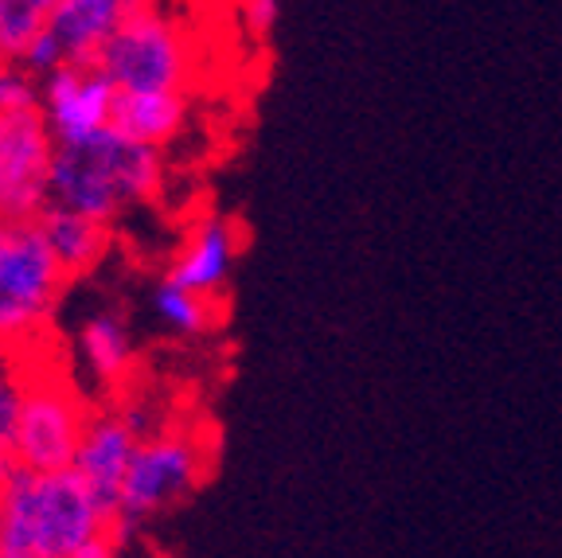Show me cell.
Here are the masks:
<instances>
[{
	"label": "cell",
	"mask_w": 562,
	"mask_h": 558,
	"mask_svg": "<svg viewBox=\"0 0 562 558\" xmlns=\"http://www.w3.org/2000/svg\"><path fill=\"white\" fill-rule=\"evenodd\" d=\"M105 532H114V515L70 469H16L0 484V558H70Z\"/></svg>",
	"instance_id": "obj_1"
},
{
	"label": "cell",
	"mask_w": 562,
	"mask_h": 558,
	"mask_svg": "<svg viewBox=\"0 0 562 558\" xmlns=\"http://www.w3.org/2000/svg\"><path fill=\"white\" fill-rule=\"evenodd\" d=\"M165 188V153L140 148L117 130L79 145H55L52 208L110 223L133 203H149Z\"/></svg>",
	"instance_id": "obj_2"
},
{
	"label": "cell",
	"mask_w": 562,
	"mask_h": 558,
	"mask_svg": "<svg viewBox=\"0 0 562 558\" xmlns=\"http://www.w3.org/2000/svg\"><path fill=\"white\" fill-rule=\"evenodd\" d=\"M94 67L117 94H153V90L188 94L195 79V47L188 24L168 9L130 4L122 24L98 52Z\"/></svg>",
	"instance_id": "obj_3"
},
{
	"label": "cell",
	"mask_w": 562,
	"mask_h": 558,
	"mask_svg": "<svg viewBox=\"0 0 562 558\" xmlns=\"http://www.w3.org/2000/svg\"><path fill=\"white\" fill-rule=\"evenodd\" d=\"M67 278L35 223L0 219V356L27 351L52 324Z\"/></svg>",
	"instance_id": "obj_4"
},
{
	"label": "cell",
	"mask_w": 562,
	"mask_h": 558,
	"mask_svg": "<svg viewBox=\"0 0 562 558\" xmlns=\"http://www.w3.org/2000/svg\"><path fill=\"white\" fill-rule=\"evenodd\" d=\"M211 465V454L203 442L188 429H157L145 434L133 449L130 472L122 480L114 504V532L137 527L168 507L184 504L200 489L203 472Z\"/></svg>",
	"instance_id": "obj_5"
},
{
	"label": "cell",
	"mask_w": 562,
	"mask_h": 558,
	"mask_svg": "<svg viewBox=\"0 0 562 558\" xmlns=\"http://www.w3.org/2000/svg\"><path fill=\"white\" fill-rule=\"evenodd\" d=\"M87 418L90 406L63 371L52 367L40 376H24V399H20L9 457L16 461V469L27 472H67Z\"/></svg>",
	"instance_id": "obj_6"
},
{
	"label": "cell",
	"mask_w": 562,
	"mask_h": 558,
	"mask_svg": "<svg viewBox=\"0 0 562 558\" xmlns=\"http://www.w3.org/2000/svg\"><path fill=\"white\" fill-rule=\"evenodd\" d=\"M55 137L40 110L0 118V219L35 223L52 208Z\"/></svg>",
	"instance_id": "obj_7"
},
{
	"label": "cell",
	"mask_w": 562,
	"mask_h": 558,
	"mask_svg": "<svg viewBox=\"0 0 562 558\" xmlns=\"http://www.w3.org/2000/svg\"><path fill=\"white\" fill-rule=\"evenodd\" d=\"M114 102L117 90L98 75V67H59L40 79L35 110L52 130L55 145H79L110 130Z\"/></svg>",
	"instance_id": "obj_8"
},
{
	"label": "cell",
	"mask_w": 562,
	"mask_h": 558,
	"mask_svg": "<svg viewBox=\"0 0 562 558\" xmlns=\"http://www.w3.org/2000/svg\"><path fill=\"white\" fill-rule=\"evenodd\" d=\"M145 437V422L133 411H90L87 429H82V442L75 449V461L70 472L87 484V492L114 515L117 492H122V480L130 472L133 449Z\"/></svg>",
	"instance_id": "obj_9"
},
{
	"label": "cell",
	"mask_w": 562,
	"mask_h": 558,
	"mask_svg": "<svg viewBox=\"0 0 562 558\" xmlns=\"http://www.w3.org/2000/svg\"><path fill=\"white\" fill-rule=\"evenodd\" d=\"M238 250H243V235L235 231V223L223 215H203L184 235L180 250L172 254L165 278L188 293L215 301V293L227 289L231 274H235Z\"/></svg>",
	"instance_id": "obj_10"
},
{
	"label": "cell",
	"mask_w": 562,
	"mask_h": 558,
	"mask_svg": "<svg viewBox=\"0 0 562 558\" xmlns=\"http://www.w3.org/2000/svg\"><path fill=\"white\" fill-rule=\"evenodd\" d=\"M130 0H52L47 4V40L63 67H94L105 40L122 24Z\"/></svg>",
	"instance_id": "obj_11"
},
{
	"label": "cell",
	"mask_w": 562,
	"mask_h": 558,
	"mask_svg": "<svg viewBox=\"0 0 562 558\" xmlns=\"http://www.w3.org/2000/svg\"><path fill=\"white\" fill-rule=\"evenodd\" d=\"M188 118H192V98L176 94V90L117 94L110 130H117L125 141H133V145H140V148L165 153V148L188 130Z\"/></svg>",
	"instance_id": "obj_12"
},
{
	"label": "cell",
	"mask_w": 562,
	"mask_h": 558,
	"mask_svg": "<svg viewBox=\"0 0 562 558\" xmlns=\"http://www.w3.org/2000/svg\"><path fill=\"white\" fill-rule=\"evenodd\" d=\"M35 227H40L47 254L55 258V266H59L67 281L98 270L105 263L110 246H114V227L110 223H94V219L63 208H47L44 215L35 219Z\"/></svg>",
	"instance_id": "obj_13"
},
{
	"label": "cell",
	"mask_w": 562,
	"mask_h": 558,
	"mask_svg": "<svg viewBox=\"0 0 562 558\" xmlns=\"http://www.w3.org/2000/svg\"><path fill=\"white\" fill-rule=\"evenodd\" d=\"M75 351L90 379L102 387H117L122 379H130L133 364H137L133 332L117 313H90L75 332Z\"/></svg>",
	"instance_id": "obj_14"
},
{
	"label": "cell",
	"mask_w": 562,
	"mask_h": 558,
	"mask_svg": "<svg viewBox=\"0 0 562 558\" xmlns=\"http://www.w3.org/2000/svg\"><path fill=\"white\" fill-rule=\"evenodd\" d=\"M153 313L160 316L165 328H172L176 336H203V332L215 328L220 313H215V301L200 293H188V289L172 286L168 278L157 281L153 289Z\"/></svg>",
	"instance_id": "obj_15"
},
{
	"label": "cell",
	"mask_w": 562,
	"mask_h": 558,
	"mask_svg": "<svg viewBox=\"0 0 562 558\" xmlns=\"http://www.w3.org/2000/svg\"><path fill=\"white\" fill-rule=\"evenodd\" d=\"M47 4L52 0H0V63L24 67L32 44L47 27Z\"/></svg>",
	"instance_id": "obj_16"
},
{
	"label": "cell",
	"mask_w": 562,
	"mask_h": 558,
	"mask_svg": "<svg viewBox=\"0 0 562 558\" xmlns=\"http://www.w3.org/2000/svg\"><path fill=\"white\" fill-rule=\"evenodd\" d=\"M40 98V79L20 63H0V118L20 114V110H35Z\"/></svg>",
	"instance_id": "obj_17"
},
{
	"label": "cell",
	"mask_w": 562,
	"mask_h": 558,
	"mask_svg": "<svg viewBox=\"0 0 562 558\" xmlns=\"http://www.w3.org/2000/svg\"><path fill=\"white\" fill-rule=\"evenodd\" d=\"M20 399H24V376L16 371L12 356H0V454H9L12 434H16Z\"/></svg>",
	"instance_id": "obj_18"
},
{
	"label": "cell",
	"mask_w": 562,
	"mask_h": 558,
	"mask_svg": "<svg viewBox=\"0 0 562 558\" xmlns=\"http://www.w3.org/2000/svg\"><path fill=\"white\" fill-rule=\"evenodd\" d=\"M238 16L246 20V32L258 35V40H266L270 27L278 24L281 9L273 4V0H250V4H238Z\"/></svg>",
	"instance_id": "obj_19"
},
{
	"label": "cell",
	"mask_w": 562,
	"mask_h": 558,
	"mask_svg": "<svg viewBox=\"0 0 562 558\" xmlns=\"http://www.w3.org/2000/svg\"><path fill=\"white\" fill-rule=\"evenodd\" d=\"M70 558H122V535H117V532L94 535V539L82 543V547L75 550Z\"/></svg>",
	"instance_id": "obj_20"
}]
</instances>
